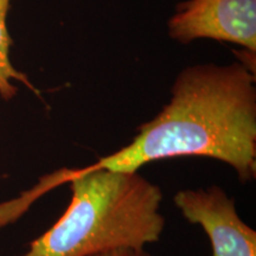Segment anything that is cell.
<instances>
[{
    "mask_svg": "<svg viewBox=\"0 0 256 256\" xmlns=\"http://www.w3.org/2000/svg\"><path fill=\"white\" fill-rule=\"evenodd\" d=\"M208 156L235 170L241 183L256 177L255 74L243 63L185 69L171 101L139 127L130 145L90 168L138 172L152 162Z\"/></svg>",
    "mask_w": 256,
    "mask_h": 256,
    "instance_id": "cell-1",
    "label": "cell"
},
{
    "mask_svg": "<svg viewBox=\"0 0 256 256\" xmlns=\"http://www.w3.org/2000/svg\"><path fill=\"white\" fill-rule=\"evenodd\" d=\"M69 183L68 208L51 228L30 243L22 256H92L119 248H145L165 228L160 212L162 192L139 172L107 168L60 170L14 202V211L44 191ZM11 208V206H8Z\"/></svg>",
    "mask_w": 256,
    "mask_h": 256,
    "instance_id": "cell-2",
    "label": "cell"
},
{
    "mask_svg": "<svg viewBox=\"0 0 256 256\" xmlns=\"http://www.w3.org/2000/svg\"><path fill=\"white\" fill-rule=\"evenodd\" d=\"M168 31L182 43L211 38L255 54L256 0H188L170 19Z\"/></svg>",
    "mask_w": 256,
    "mask_h": 256,
    "instance_id": "cell-3",
    "label": "cell"
},
{
    "mask_svg": "<svg viewBox=\"0 0 256 256\" xmlns=\"http://www.w3.org/2000/svg\"><path fill=\"white\" fill-rule=\"evenodd\" d=\"M174 203L192 224H200L210 240L211 256H256V232L243 222L230 198L220 186L186 188Z\"/></svg>",
    "mask_w": 256,
    "mask_h": 256,
    "instance_id": "cell-4",
    "label": "cell"
},
{
    "mask_svg": "<svg viewBox=\"0 0 256 256\" xmlns=\"http://www.w3.org/2000/svg\"><path fill=\"white\" fill-rule=\"evenodd\" d=\"M12 0H0V96L4 100H11L18 92L14 82L26 86L38 95L40 92L32 84L28 76L14 66L10 60V48L12 40L8 30V14Z\"/></svg>",
    "mask_w": 256,
    "mask_h": 256,
    "instance_id": "cell-5",
    "label": "cell"
},
{
    "mask_svg": "<svg viewBox=\"0 0 256 256\" xmlns=\"http://www.w3.org/2000/svg\"><path fill=\"white\" fill-rule=\"evenodd\" d=\"M92 256H152L145 248H119Z\"/></svg>",
    "mask_w": 256,
    "mask_h": 256,
    "instance_id": "cell-6",
    "label": "cell"
}]
</instances>
